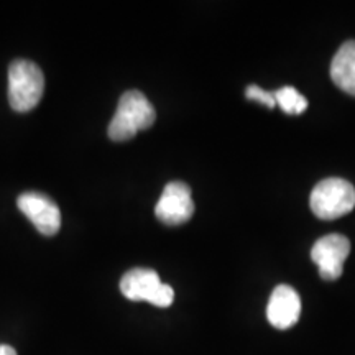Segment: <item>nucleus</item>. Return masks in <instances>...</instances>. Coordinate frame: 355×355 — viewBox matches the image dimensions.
<instances>
[{
    "instance_id": "nucleus-1",
    "label": "nucleus",
    "mask_w": 355,
    "mask_h": 355,
    "mask_svg": "<svg viewBox=\"0 0 355 355\" xmlns=\"http://www.w3.org/2000/svg\"><path fill=\"white\" fill-rule=\"evenodd\" d=\"M157 121V110L140 91H127L119 101L107 135L114 141H127L137 133L150 128Z\"/></svg>"
},
{
    "instance_id": "nucleus-2",
    "label": "nucleus",
    "mask_w": 355,
    "mask_h": 355,
    "mask_svg": "<svg viewBox=\"0 0 355 355\" xmlns=\"http://www.w3.org/2000/svg\"><path fill=\"white\" fill-rule=\"evenodd\" d=\"M44 76L30 60H15L8 66V104L17 112H28L43 97Z\"/></svg>"
},
{
    "instance_id": "nucleus-3",
    "label": "nucleus",
    "mask_w": 355,
    "mask_h": 355,
    "mask_svg": "<svg viewBox=\"0 0 355 355\" xmlns=\"http://www.w3.org/2000/svg\"><path fill=\"white\" fill-rule=\"evenodd\" d=\"M309 204L319 219H337L355 207V188L343 178H326L314 186Z\"/></svg>"
},
{
    "instance_id": "nucleus-4",
    "label": "nucleus",
    "mask_w": 355,
    "mask_h": 355,
    "mask_svg": "<svg viewBox=\"0 0 355 355\" xmlns=\"http://www.w3.org/2000/svg\"><path fill=\"white\" fill-rule=\"evenodd\" d=\"M121 291L127 300L148 301L158 308H168L175 301V290L150 268L128 270L121 279Z\"/></svg>"
},
{
    "instance_id": "nucleus-5",
    "label": "nucleus",
    "mask_w": 355,
    "mask_h": 355,
    "mask_svg": "<svg viewBox=\"0 0 355 355\" xmlns=\"http://www.w3.org/2000/svg\"><path fill=\"white\" fill-rule=\"evenodd\" d=\"M350 254V242L345 235L329 234L319 239L311 248V259L318 265L319 275L326 282H336L344 273V263Z\"/></svg>"
},
{
    "instance_id": "nucleus-6",
    "label": "nucleus",
    "mask_w": 355,
    "mask_h": 355,
    "mask_svg": "<svg viewBox=\"0 0 355 355\" xmlns=\"http://www.w3.org/2000/svg\"><path fill=\"white\" fill-rule=\"evenodd\" d=\"M17 206L28 217L40 234L46 237L58 234L61 227V211L58 204L46 194L28 191V193L20 194L17 199Z\"/></svg>"
},
{
    "instance_id": "nucleus-7",
    "label": "nucleus",
    "mask_w": 355,
    "mask_h": 355,
    "mask_svg": "<svg viewBox=\"0 0 355 355\" xmlns=\"http://www.w3.org/2000/svg\"><path fill=\"white\" fill-rule=\"evenodd\" d=\"M194 214V201L191 188L181 181H171L163 189L162 198L155 206V216L166 225H181Z\"/></svg>"
},
{
    "instance_id": "nucleus-8",
    "label": "nucleus",
    "mask_w": 355,
    "mask_h": 355,
    "mask_svg": "<svg viewBox=\"0 0 355 355\" xmlns=\"http://www.w3.org/2000/svg\"><path fill=\"white\" fill-rule=\"evenodd\" d=\"M301 314V300L298 293L288 285H279L273 290L266 306V318L277 329H290L298 322Z\"/></svg>"
},
{
    "instance_id": "nucleus-9",
    "label": "nucleus",
    "mask_w": 355,
    "mask_h": 355,
    "mask_svg": "<svg viewBox=\"0 0 355 355\" xmlns=\"http://www.w3.org/2000/svg\"><path fill=\"white\" fill-rule=\"evenodd\" d=\"M331 78L344 92L355 96V42H345L331 63Z\"/></svg>"
},
{
    "instance_id": "nucleus-10",
    "label": "nucleus",
    "mask_w": 355,
    "mask_h": 355,
    "mask_svg": "<svg viewBox=\"0 0 355 355\" xmlns=\"http://www.w3.org/2000/svg\"><path fill=\"white\" fill-rule=\"evenodd\" d=\"M277 105H279L286 114H303L308 109V99L301 96L293 86L279 87L273 92Z\"/></svg>"
},
{
    "instance_id": "nucleus-11",
    "label": "nucleus",
    "mask_w": 355,
    "mask_h": 355,
    "mask_svg": "<svg viewBox=\"0 0 355 355\" xmlns=\"http://www.w3.org/2000/svg\"><path fill=\"white\" fill-rule=\"evenodd\" d=\"M245 96L248 101L260 102L261 105H266L268 109H273L275 105H277V101H275L273 92L263 91V89H261L260 86H257V84H250V86L245 89Z\"/></svg>"
},
{
    "instance_id": "nucleus-12",
    "label": "nucleus",
    "mask_w": 355,
    "mask_h": 355,
    "mask_svg": "<svg viewBox=\"0 0 355 355\" xmlns=\"http://www.w3.org/2000/svg\"><path fill=\"white\" fill-rule=\"evenodd\" d=\"M0 355H17V352H15V349L10 347V345L2 344L0 345Z\"/></svg>"
}]
</instances>
